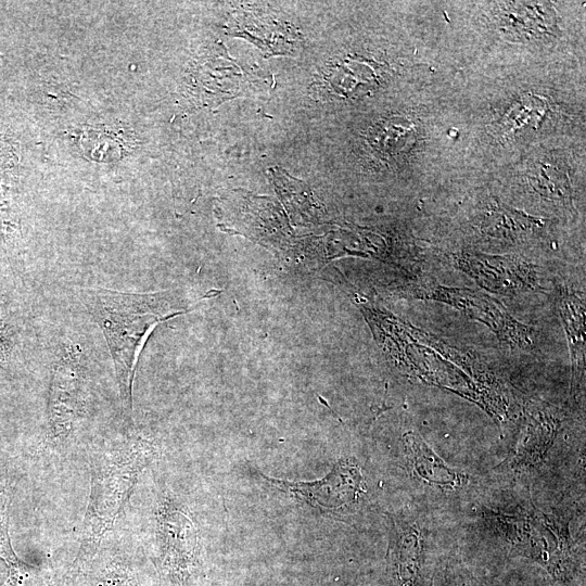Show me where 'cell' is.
Segmentation results:
<instances>
[{
    "mask_svg": "<svg viewBox=\"0 0 586 586\" xmlns=\"http://www.w3.org/2000/svg\"><path fill=\"white\" fill-rule=\"evenodd\" d=\"M80 303L97 323L113 360L126 423L133 422L132 388L139 354L162 321L189 310L174 291L130 293L105 288L77 290Z\"/></svg>",
    "mask_w": 586,
    "mask_h": 586,
    "instance_id": "cell-1",
    "label": "cell"
},
{
    "mask_svg": "<svg viewBox=\"0 0 586 586\" xmlns=\"http://www.w3.org/2000/svg\"><path fill=\"white\" fill-rule=\"evenodd\" d=\"M155 453L151 441L132 436L94 457L90 497L72 572L82 570L93 558L103 536L113 526L139 475L152 462Z\"/></svg>",
    "mask_w": 586,
    "mask_h": 586,
    "instance_id": "cell-2",
    "label": "cell"
},
{
    "mask_svg": "<svg viewBox=\"0 0 586 586\" xmlns=\"http://www.w3.org/2000/svg\"><path fill=\"white\" fill-rule=\"evenodd\" d=\"M84 349L68 342L52 366L48 393L47 440L60 445L73 434L82 412L86 387Z\"/></svg>",
    "mask_w": 586,
    "mask_h": 586,
    "instance_id": "cell-3",
    "label": "cell"
},
{
    "mask_svg": "<svg viewBox=\"0 0 586 586\" xmlns=\"http://www.w3.org/2000/svg\"><path fill=\"white\" fill-rule=\"evenodd\" d=\"M263 476L281 491L324 510L354 504L365 492L360 468L349 460H339L329 474L316 482H288Z\"/></svg>",
    "mask_w": 586,
    "mask_h": 586,
    "instance_id": "cell-4",
    "label": "cell"
},
{
    "mask_svg": "<svg viewBox=\"0 0 586 586\" xmlns=\"http://www.w3.org/2000/svg\"><path fill=\"white\" fill-rule=\"evenodd\" d=\"M390 563L397 586H431L425 572V535L417 521L394 519Z\"/></svg>",
    "mask_w": 586,
    "mask_h": 586,
    "instance_id": "cell-5",
    "label": "cell"
},
{
    "mask_svg": "<svg viewBox=\"0 0 586 586\" xmlns=\"http://www.w3.org/2000/svg\"><path fill=\"white\" fill-rule=\"evenodd\" d=\"M157 538L164 561L175 570L188 569L195 559L198 533L188 514L165 498L157 513Z\"/></svg>",
    "mask_w": 586,
    "mask_h": 586,
    "instance_id": "cell-6",
    "label": "cell"
},
{
    "mask_svg": "<svg viewBox=\"0 0 586 586\" xmlns=\"http://www.w3.org/2000/svg\"><path fill=\"white\" fill-rule=\"evenodd\" d=\"M403 444L411 470L423 482L448 489L467 483V475L448 467L418 433L407 432Z\"/></svg>",
    "mask_w": 586,
    "mask_h": 586,
    "instance_id": "cell-7",
    "label": "cell"
},
{
    "mask_svg": "<svg viewBox=\"0 0 586 586\" xmlns=\"http://www.w3.org/2000/svg\"><path fill=\"white\" fill-rule=\"evenodd\" d=\"M557 432V423L540 411L530 416L525 432L504 466L521 470L539 463L550 448Z\"/></svg>",
    "mask_w": 586,
    "mask_h": 586,
    "instance_id": "cell-8",
    "label": "cell"
},
{
    "mask_svg": "<svg viewBox=\"0 0 586 586\" xmlns=\"http://www.w3.org/2000/svg\"><path fill=\"white\" fill-rule=\"evenodd\" d=\"M413 135V125L402 119H390L372 130V144L379 151L392 154L405 148Z\"/></svg>",
    "mask_w": 586,
    "mask_h": 586,
    "instance_id": "cell-9",
    "label": "cell"
},
{
    "mask_svg": "<svg viewBox=\"0 0 586 586\" xmlns=\"http://www.w3.org/2000/svg\"><path fill=\"white\" fill-rule=\"evenodd\" d=\"M9 498L5 493H0V585L14 573H23L26 566L16 558L9 536Z\"/></svg>",
    "mask_w": 586,
    "mask_h": 586,
    "instance_id": "cell-10",
    "label": "cell"
},
{
    "mask_svg": "<svg viewBox=\"0 0 586 586\" xmlns=\"http://www.w3.org/2000/svg\"><path fill=\"white\" fill-rule=\"evenodd\" d=\"M3 309L4 308L0 304V361L5 357L10 343Z\"/></svg>",
    "mask_w": 586,
    "mask_h": 586,
    "instance_id": "cell-11",
    "label": "cell"
},
{
    "mask_svg": "<svg viewBox=\"0 0 586 586\" xmlns=\"http://www.w3.org/2000/svg\"><path fill=\"white\" fill-rule=\"evenodd\" d=\"M455 586H477V584L473 579L464 577L457 581Z\"/></svg>",
    "mask_w": 586,
    "mask_h": 586,
    "instance_id": "cell-12",
    "label": "cell"
}]
</instances>
